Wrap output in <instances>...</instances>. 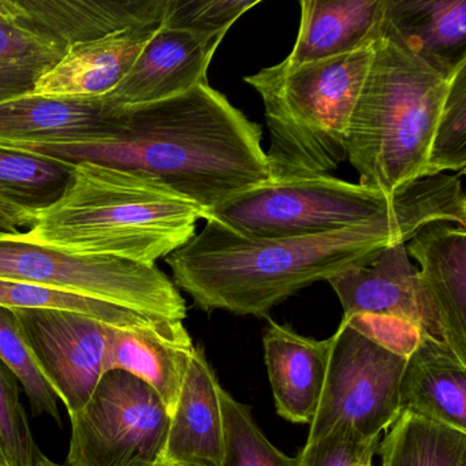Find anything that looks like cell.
Masks as SVG:
<instances>
[{
    "instance_id": "14",
    "label": "cell",
    "mask_w": 466,
    "mask_h": 466,
    "mask_svg": "<svg viewBox=\"0 0 466 466\" xmlns=\"http://www.w3.org/2000/svg\"><path fill=\"white\" fill-rule=\"evenodd\" d=\"M405 248L420 264V286L438 319L443 342L466 364V228L430 223Z\"/></svg>"
},
{
    "instance_id": "21",
    "label": "cell",
    "mask_w": 466,
    "mask_h": 466,
    "mask_svg": "<svg viewBox=\"0 0 466 466\" xmlns=\"http://www.w3.org/2000/svg\"><path fill=\"white\" fill-rule=\"evenodd\" d=\"M290 65L334 58L372 45L381 35L386 0H302Z\"/></svg>"
},
{
    "instance_id": "4",
    "label": "cell",
    "mask_w": 466,
    "mask_h": 466,
    "mask_svg": "<svg viewBox=\"0 0 466 466\" xmlns=\"http://www.w3.org/2000/svg\"><path fill=\"white\" fill-rule=\"evenodd\" d=\"M450 80L383 24L349 125L348 160L361 187L394 196L425 178Z\"/></svg>"
},
{
    "instance_id": "24",
    "label": "cell",
    "mask_w": 466,
    "mask_h": 466,
    "mask_svg": "<svg viewBox=\"0 0 466 466\" xmlns=\"http://www.w3.org/2000/svg\"><path fill=\"white\" fill-rule=\"evenodd\" d=\"M380 466H466V432L400 413L380 439Z\"/></svg>"
},
{
    "instance_id": "34",
    "label": "cell",
    "mask_w": 466,
    "mask_h": 466,
    "mask_svg": "<svg viewBox=\"0 0 466 466\" xmlns=\"http://www.w3.org/2000/svg\"><path fill=\"white\" fill-rule=\"evenodd\" d=\"M35 215L0 198V233L18 234L21 228H29Z\"/></svg>"
},
{
    "instance_id": "38",
    "label": "cell",
    "mask_w": 466,
    "mask_h": 466,
    "mask_svg": "<svg viewBox=\"0 0 466 466\" xmlns=\"http://www.w3.org/2000/svg\"><path fill=\"white\" fill-rule=\"evenodd\" d=\"M0 234H2V233H0Z\"/></svg>"
},
{
    "instance_id": "9",
    "label": "cell",
    "mask_w": 466,
    "mask_h": 466,
    "mask_svg": "<svg viewBox=\"0 0 466 466\" xmlns=\"http://www.w3.org/2000/svg\"><path fill=\"white\" fill-rule=\"evenodd\" d=\"M329 340L326 383L307 443L340 424L350 425L364 438H381L400 416L406 357L381 348L343 319Z\"/></svg>"
},
{
    "instance_id": "12",
    "label": "cell",
    "mask_w": 466,
    "mask_h": 466,
    "mask_svg": "<svg viewBox=\"0 0 466 466\" xmlns=\"http://www.w3.org/2000/svg\"><path fill=\"white\" fill-rule=\"evenodd\" d=\"M222 42L162 23L124 80L102 100L119 110L162 102L208 84L209 64Z\"/></svg>"
},
{
    "instance_id": "35",
    "label": "cell",
    "mask_w": 466,
    "mask_h": 466,
    "mask_svg": "<svg viewBox=\"0 0 466 466\" xmlns=\"http://www.w3.org/2000/svg\"><path fill=\"white\" fill-rule=\"evenodd\" d=\"M34 466H66V465H59V463L54 462V461H51L50 458H47V457H46L45 454H42V452H39V454H37L36 460H35Z\"/></svg>"
},
{
    "instance_id": "16",
    "label": "cell",
    "mask_w": 466,
    "mask_h": 466,
    "mask_svg": "<svg viewBox=\"0 0 466 466\" xmlns=\"http://www.w3.org/2000/svg\"><path fill=\"white\" fill-rule=\"evenodd\" d=\"M220 389L222 386L203 348L195 346L176 409L171 413L163 462L220 466L225 450Z\"/></svg>"
},
{
    "instance_id": "7",
    "label": "cell",
    "mask_w": 466,
    "mask_h": 466,
    "mask_svg": "<svg viewBox=\"0 0 466 466\" xmlns=\"http://www.w3.org/2000/svg\"><path fill=\"white\" fill-rule=\"evenodd\" d=\"M0 279L70 291L157 318H187L184 297L157 264L73 255L28 241L21 233L0 234Z\"/></svg>"
},
{
    "instance_id": "26",
    "label": "cell",
    "mask_w": 466,
    "mask_h": 466,
    "mask_svg": "<svg viewBox=\"0 0 466 466\" xmlns=\"http://www.w3.org/2000/svg\"><path fill=\"white\" fill-rule=\"evenodd\" d=\"M0 307L10 309H53L81 313L118 329L140 326L149 319L157 318L103 299L34 283L4 279H0Z\"/></svg>"
},
{
    "instance_id": "23",
    "label": "cell",
    "mask_w": 466,
    "mask_h": 466,
    "mask_svg": "<svg viewBox=\"0 0 466 466\" xmlns=\"http://www.w3.org/2000/svg\"><path fill=\"white\" fill-rule=\"evenodd\" d=\"M67 46L10 12L0 0V105L29 96L67 51Z\"/></svg>"
},
{
    "instance_id": "30",
    "label": "cell",
    "mask_w": 466,
    "mask_h": 466,
    "mask_svg": "<svg viewBox=\"0 0 466 466\" xmlns=\"http://www.w3.org/2000/svg\"><path fill=\"white\" fill-rule=\"evenodd\" d=\"M258 4L260 0H168L163 24L223 40L239 17Z\"/></svg>"
},
{
    "instance_id": "8",
    "label": "cell",
    "mask_w": 466,
    "mask_h": 466,
    "mask_svg": "<svg viewBox=\"0 0 466 466\" xmlns=\"http://www.w3.org/2000/svg\"><path fill=\"white\" fill-rule=\"evenodd\" d=\"M170 413L159 395L124 370H108L91 400L70 416L66 466H157Z\"/></svg>"
},
{
    "instance_id": "11",
    "label": "cell",
    "mask_w": 466,
    "mask_h": 466,
    "mask_svg": "<svg viewBox=\"0 0 466 466\" xmlns=\"http://www.w3.org/2000/svg\"><path fill=\"white\" fill-rule=\"evenodd\" d=\"M124 127L122 108L102 97L29 96L0 105V147L92 146L113 140Z\"/></svg>"
},
{
    "instance_id": "29",
    "label": "cell",
    "mask_w": 466,
    "mask_h": 466,
    "mask_svg": "<svg viewBox=\"0 0 466 466\" xmlns=\"http://www.w3.org/2000/svg\"><path fill=\"white\" fill-rule=\"evenodd\" d=\"M466 166V62L452 73L446 100L436 125L428 157V177L449 171L465 173Z\"/></svg>"
},
{
    "instance_id": "1",
    "label": "cell",
    "mask_w": 466,
    "mask_h": 466,
    "mask_svg": "<svg viewBox=\"0 0 466 466\" xmlns=\"http://www.w3.org/2000/svg\"><path fill=\"white\" fill-rule=\"evenodd\" d=\"M433 222L466 225L460 176L439 174L403 189L394 211L315 236L249 239L217 220L166 258L173 283L206 312L267 316L302 289L370 264Z\"/></svg>"
},
{
    "instance_id": "33",
    "label": "cell",
    "mask_w": 466,
    "mask_h": 466,
    "mask_svg": "<svg viewBox=\"0 0 466 466\" xmlns=\"http://www.w3.org/2000/svg\"><path fill=\"white\" fill-rule=\"evenodd\" d=\"M343 320L381 348L394 351L406 359L410 356L422 337L414 324L394 316L372 315V313L345 315L343 313Z\"/></svg>"
},
{
    "instance_id": "5",
    "label": "cell",
    "mask_w": 466,
    "mask_h": 466,
    "mask_svg": "<svg viewBox=\"0 0 466 466\" xmlns=\"http://www.w3.org/2000/svg\"><path fill=\"white\" fill-rule=\"evenodd\" d=\"M373 58V43L323 61L247 76L263 99L271 135L269 181L329 176L348 160L351 114Z\"/></svg>"
},
{
    "instance_id": "6",
    "label": "cell",
    "mask_w": 466,
    "mask_h": 466,
    "mask_svg": "<svg viewBox=\"0 0 466 466\" xmlns=\"http://www.w3.org/2000/svg\"><path fill=\"white\" fill-rule=\"evenodd\" d=\"M402 193L387 196L329 176L268 181L237 193L204 219L249 239L315 236L383 217Z\"/></svg>"
},
{
    "instance_id": "17",
    "label": "cell",
    "mask_w": 466,
    "mask_h": 466,
    "mask_svg": "<svg viewBox=\"0 0 466 466\" xmlns=\"http://www.w3.org/2000/svg\"><path fill=\"white\" fill-rule=\"evenodd\" d=\"M162 23L130 26L100 39L70 46L64 58L40 78L32 95L102 97L110 94L124 80Z\"/></svg>"
},
{
    "instance_id": "27",
    "label": "cell",
    "mask_w": 466,
    "mask_h": 466,
    "mask_svg": "<svg viewBox=\"0 0 466 466\" xmlns=\"http://www.w3.org/2000/svg\"><path fill=\"white\" fill-rule=\"evenodd\" d=\"M0 361L9 368L23 386L32 413L35 416H50L61 425L58 395L39 370L15 309L5 307H0Z\"/></svg>"
},
{
    "instance_id": "10",
    "label": "cell",
    "mask_w": 466,
    "mask_h": 466,
    "mask_svg": "<svg viewBox=\"0 0 466 466\" xmlns=\"http://www.w3.org/2000/svg\"><path fill=\"white\" fill-rule=\"evenodd\" d=\"M15 312L39 370L73 416L88 403L106 373L110 326L65 310Z\"/></svg>"
},
{
    "instance_id": "18",
    "label": "cell",
    "mask_w": 466,
    "mask_h": 466,
    "mask_svg": "<svg viewBox=\"0 0 466 466\" xmlns=\"http://www.w3.org/2000/svg\"><path fill=\"white\" fill-rule=\"evenodd\" d=\"M263 345L278 414L294 424H310L323 394L331 340L304 337L269 319Z\"/></svg>"
},
{
    "instance_id": "28",
    "label": "cell",
    "mask_w": 466,
    "mask_h": 466,
    "mask_svg": "<svg viewBox=\"0 0 466 466\" xmlns=\"http://www.w3.org/2000/svg\"><path fill=\"white\" fill-rule=\"evenodd\" d=\"M225 450L220 466H296V458L278 450L258 428L252 411L220 389Z\"/></svg>"
},
{
    "instance_id": "19",
    "label": "cell",
    "mask_w": 466,
    "mask_h": 466,
    "mask_svg": "<svg viewBox=\"0 0 466 466\" xmlns=\"http://www.w3.org/2000/svg\"><path fill=\"white\" fill-rule=\"evenodd\" d=\"M168 0H6L13 15L67 47L162 23Z\"/></svg>"
},
{
    "instance_id": "37",
    "label": "cell",
    "mask_w": 466,
    "mask_h": 466,
    "mask_svg": "<svg viewBox=\"0 0 466 466\" xmlns=\"http://www.w3.org/2000/svg\"><path fill=\"white\" fill-rule=\"evenodd\" d=\"M157 466H179V465H176V463L162 462V463H160V465H157Z\"/></svg>"
},
{
    "instance_id": "25",
    "label": "cell",
    "mask_w": 466,
    "mask_h": 466,
    "mask_svg": "<svg viewBox=\"0 0 466 466\" xmlns=\"http://www.w3.org/2000/svg\"><path fill=\"white\" fill-rule=\"evenodd\" d=\"M72 173L73 163L0 147V198L31 214L58 201Z\"/></svg>"
},
{
    "instance_id": "3",
    "label": "cell",
    "mask_w": 466,
    "mask_h": 466,
    "mask_svg": "<svg viewBox=\"0 0 466 466\" xmlns=\"http://www.w3.org/2000/svg\"><path fill=\"white\" fill-rule=\"evenodd\" d=\"M203 211L149 174L73 163L62 198L37 212L23 238L73 255L154 266L196 236Z\"/></svg>"
},
{
    "instance_id": "15",
    "label": "cell",
    "mask_w": 466,
    "mask_h": 466,
    "mask_svg": "<svg viewBox=\"0 0 466 466\" xmlns=\"http://www.w3.org/2000/svg\"><path fill=\"white\" fill-rule=\"evenodd\" d=\"M195 345L184 323L152 318L140 326L108 329L106 372L124 370L148 384L173 413Z\"/></svg>"
},
{
    "instance_id": "2",
    "label": "cell",
    "mask_w": 466,
    "mask_h": 466,
    "mask_svg": "<svg viewBox=\"0 0 466 466\" xmlns=\"http://www.w3.org/2000/svg\"><path fill=\"white\" fill-rule=\"evenodd\" d=\"M122 118L124 127L113 140L18 151L143 171L198 206L204 217L237 193L269 181L260 125L209 84L162 102L122 108Z\"/></svg>"
},
{
    "instance_id": "36",
    "label": "cell",
    "mask_w": 466,
    "mask_h": 466,
    "mask_svg": "<svg viewBox=\"0 0 466 466\" xmlns=\"http://www.w3.org/2000/svg\"><path fill=\"white\" fill-rule=\"evenodd\" d=\"M0 466H10L9 461H7L6 455H5L2 444H0Z\"/></svg>"
},
{
    "instance_id": "31",
    "label": "cell",
    "mask_w": 466,
    "mask_h": 466,
    "mask_svg": "<svg viewBox=\"0 0 466 466\" xmlns=\"http://www.w3.org/2000/svg\"><path fill=\"white\" fill-rule=\"evenodd\" d=\"M0 444L10 466H34L39 454L20 400L18 380L0 361Z\"/></svg>"
},
{
    "instance_id": "13",
    "label": "cell",
    "mask_w": 466,
    "mask_h": 466,
    "mask_svg": "<svg viewBox=\"0 0 466 466\" xmlns=\"http://www.w3.org/2000/svg\"><path fill=\"white\" fill-rule=\"evenodd\" d=\"M345 315L372 313L394 316L414 324L422 337L441 340V326L419 282V269L409 260L405 244L381 250L367 266L327 280Z\"/></svg>"
},
{
    "instance_id": "32",
    "label": "cell",
    "mask_w": 466,
    "mask_h": 466,
    "mask_svg": "<svg viewBox=\"0 0 466 466\" xmlns=\"http://www.w3.org/2000/svg\"><path fill=\"white\" fill-rule=\"evenodd\" d=\"M381 438H364L348 424L337 425L327 435L304 446L296 466H373Z\"/></svg>"
},
{
    "instance_id": "22",
    "label": "cell",
    "mask_w": 466,
    "mask_h": 466,
    "mask_svg": "<svg viewBox=\"0 0 466 466\" xmlns=\"http://www.w3.org/2000/svg\"><path fill=\"white\" fill-rule=\"evenodd\" d=\"M384 24L443 75L466 62V0H386Z\"/></svg>"
},
{
    "instance_id": "20",
    "label": "cell",
    "mask_w": 466,
    "mask_h": 466,
    "mask_svg": "<svg viewBox=\"0 0 466 466\" xmlns=\"http://www.w3.org/2000/svg\"><path fill=\"white\" fill-rule=\"evenodd\" d=\"M400 410L466 432V364L446 343L421 337L406 359Z\"/></svg>"
}]
</instances>
